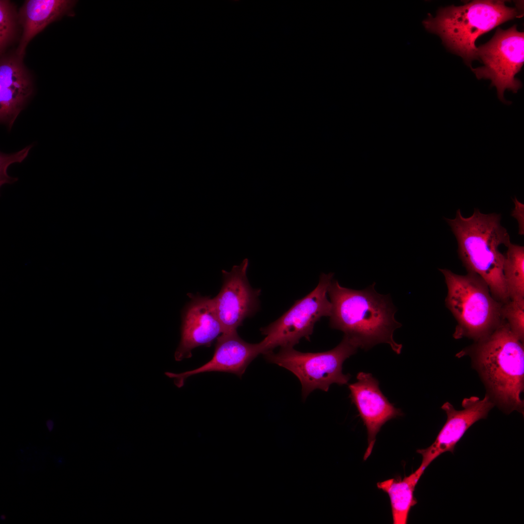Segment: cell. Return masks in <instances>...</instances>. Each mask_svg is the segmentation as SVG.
Instances as JSON below:
<instances>
[{
	"mask_svg": "<svg viewBox=\"0 0 524 524\" xmlns=\"http://www.w3.org/2000/svg\"><path fill=\"white\" fill-rule=\"evenodd\" d=\"M71 0H28L19 12V21L23 28L22 37L16 51L23 57L26 47L36 34L50 23L71 13L76 3Z\"/></svg>",
	"mask_w": 524,
	"mask_h": 524,
	"instance_id": "9a60e30c",
	"label": "cell"
},
{
	"mask_svg": "<svg viewBox=\"0 0 524 524\" xmlns=\"http://www.w3.org/2000/svg\"><path fill=\"white\" fill-rule=\"evenodd\" d=\"M358 348L344 335L337 346L327 351L304 353L294 347H285L280 348L277 353L271 351L263 355L268 362L283 367L296 376L305 399L314 390L327 392L333 383L347 384L350 375L343 373V364Z\"/></svg>",
	"mask_w": 524,
	"mask_h": 524,
	"instance_id": "8992f818",
	"label": "cell"
},
{
	"mask_svg": "<svg viewBox=\"0 0 524 524\" xmlns=\"http://www.w3.org/2000/svg\"><path fill=\"white\" fill-rule=\"evenodd\" d=\"M501 315L512 332L524 343V300H509L503 303L501 309Z\"/></svg>",
	"mask_w": 524,
	"mask_h": 524,
	"instance_id": "d6986e66",
	"label": "cell"
},
{
	"mask_svg": "<svg viewBox=\"0 0 524 524\" xmlns=\"http://www.w3.org/2000/svg\"><path fill=\"white\" fill-rule=\"evenodd\" d=\"M248 266V260L245 259L230 271L222 270V286L212 299L222 333L236 331L246 318L259 310L261 290L250 286L246 276Z\"/></svg>",
	"mask_w": 524,
	"mask_h": 524,
	"instance_id": "9c48e42d",
	"label": "cell"
},
{
	"mask_svg": "<svg viewBox=\"0 0 524 524\" xmlns=\"http://www.w3.org/2000/svg\"><path fill=\"white\" fill-rule=\"evenodd\" d=\"M6 516H5V515H1V516H0V519H1V520H5V519H6Z\"/></svg>",
	"mask_w": 524,
	"mask_h": 524,
	"instance_id": "7402d4cb",
	"label": "cell"
},
{
	"mask_svg": "<svg viewBox=\"0 0 524 524\" xmlns=\"http://www.w3.org/2000/svg\"><path fill=\"white\" fill-rule=\"evenodd\" d=\"M357 381L348 385L350 397L357 408L365 426L368 435V447L364 455L366 459L373 448L376 437L387 421L403 415L383 394L378 380L371 374L359 372Z\"/></svg>",
	"mask_w": 524,
	"mask_h": 524,
	"instance_id": "7c38bea8",
	"label": "cell"
},
{
	"mask_svg": "<svg viewBox=\"0 0 524 524\" xmlns=\"http://www.w3.org/2000/svg\"><path fill=\"white\" fill-rule=\"evenodd\" d=\"M524 35L516 25L505 30L498 28L489 41L477 48V57L484 65L471 67L478 79L491 81L499 99L505 103H507L504 98L505 90L515 93L522 86L515 76L524 64Z\"/></svg>",
	"mask_w": 524,
	"mask_h": 524,
	"instance_id": "ba28073f",
	"label": "cell"
},
{
	"mask_svg": "<svg viewBox=\"0 0 524 524\" xmlns=\"http://www.w3.org/2000/svg\"><path fill=\"white\" fill-rule=\"evenodd\" d=\"M375 285L356 290L333 279L328 291L332 305L329 326L343 331L358 348L367 350L385 343L400 354L402 345L395 342L393 335L402 324L394 318L396 310L389 296L377 293Z\"/></svg>",
	"mask_w": 524,
	"mask_h": 524,
	"instance_id": "7a4b0ae2",
	"label": "cell"
},
{
	"mask_svg": "<svg viewBox=\"0 0 524 524\" xmlns=\"http://www.w3.org/2000/svg\"><path fill=\"white\" fill-rule=\"evenodd\" d=\"M461 406L462 409L457 410L446 402L441 407L446 414L445 423L430 446L417 451L422 456L421 466L425 469L442 454L453 453L456 444L469 428L479 420L486 418L494 407L486 394L483 399L475 396L464 398Z\"/></svg>",
	"mask_w": 524,
	"mask_h": 524,
	"instance_id": "30bf717a",
	"label": "cell"
},
{
	"mask_svg": "<svg viewBox=\"0 0 524 524\" xmlns=\"http://www.w3.org/2000/svg\"><path fill=\"white\" fill-rule=\"evenodd\" d=\"M425 470L420 465L403 478H391L377 483V488L389 495L394 524H407L410 508L417 502L414 496L415 487Z\"/></svg>",
	"mask_w": 524,
	"mask_h": 524,
	"instance_id": "2e32d148",
	"label": "cell"
},
{
	"mask_svg": "<svg viewBox=\"0 0 524 524\" xmlns=\"http://www.w3.org/2000/svg\"><path fill=\"white\" fill-rule=\"evenodd\" d=\"M468 356L494 406L506 414L524 415V343L512 332L506 320L487 336L475 341L456 356Z\"/></svg>",
	"mask_w": 524,
	"mask_h": 524,
	"instance_id": "6da1fadb",
	"label": "cell"
},
{
	"mask_svg": "<svg viewBox=\"0 0 524 524\" xmlns=\"http://www.w3.org/2000/svg\"><path fill=\"white\" fill-rule=\"evenodd\" d=\"M33 92V84L22 58L15 52L0 61V120L10 130Z\"/></svg>",
	"mask_w": 524,
	"mask_h": 524,
	"instance_id": "5bb4252c",
	"label": "cell"
},
{
	"mask_svg": "<svg viewBox=\"0 0 524 524\" xmlns=\"http://www.w3.org/2000/svg\"><path fill=\"white\" fill-rule=\"evenodd\" d=\"M520 14L518 9L507 6L505 1L474 0L462 6L442 8L435 16L425 20L424 25L471 66L472 61L478 60L476 39Z\"/></svg>",
	"mask_w": 524,
	"mask_h": 524,
	"instance_id": "277c9868",
	"label": "cell"
},
{
	"mask_svg": "<svg viewBox=\"0 0 524 524\" xmlns=\"http://www.w3.org/2000/svg\"><path fill=\"white\" fill-rule=\"evenodd\" d=\"M333 273L321 274L318 285L303 298L297 300L279 318L262 328L266 336L261 342L262 353L277 347H294L302 338L310 341L314 325L324 316H330L332 305L328 297Z\"/></svg>",
	"mask_w": 524,
	"mask_h": 524,
	"instance_id": "52a82bcc",
	"label": "cell"
},
{
	"mask_svg": "<svg viewBox=\"0 0 524 524\" xmlns=\"http://www.w3.org/2000/svg\"><path fill=\"white\" fill-rule=\"evenodd\" d=\"M47 426L49 431H51L53 427V423L51 420H48L46 423Z\"/></svg>",
	"mask_w": 524,
	"mask_h": 524,
	"instance_id": "44dd1931",
	"label": "cell"
},
{
	"mask_svg": "<svg viewBox=\"0 0 524 524\" xmlns=\"http://www.w3.org/2000/svg\"><path fill=\"white\" fill-rule=\"evenodd\" d=\"M515 207L513 210L512 215L515 218L519 225V233L524 234V204L515 197L514 200Z\"/></svg>",
	"mask_w": 524,
	"mask_h": 524,
	"instance_id": "ffe728a7",
	"label": "cell"
},
{
	"mask_svg": "<svg viewBox=\"0 0 524 524\" xmlns=\"http://www.w3.org/2000/svg\"><path fill=\"white\" fill-rule=\"evenodd\" d=\"M445 219L457 240L459 256L468 272L479 276L497 301L503 304L509 301L503 271L504 255L499 246H507L511 242L501 225L500 215L483 214L475 209L465 217L458 209L455 218Z\"/></svg>",
	"mask_w": 524,
	"mask_h": 524,
	"instance_id": "3957f363",
	"label": "cell"
},
{
	"mask_svg": "<svg viewBox=\"0 0 524 524\" xmlns=\"http://www.w3.org/2000/svg\"><path fill=\"white\" fill-rule=\"evenodd\" d=\"M188 295L190 301L182 311L181 338L174 355L178 361L191 358L196 347L210 346L223 332L212 298L198 294Z\"/></svg>",
	"mask_w": 524,
	"mask_h": 524,
	"instance_id": "8fae6325",
	"label": "cell"
},
{
	"mask_svg": "<svg viewBox=\"0 0 524 524\" xmlns=\"http://www.w3.org/2000/svg\"><path fill=\"white\" fill-rule=\"evenodd\" d=\"M16 12L13 4L9 0H0V52L15 40L16 35Z\"/></svg>",
	"mask_w": 524,
	"mask_h": 524,
	"instance_id": "ac0fdd59",
	"label": "cell"
},
{
	"mask_svg": "<svg viewBox=\"0 0 524 524\" xmlns=\"http://www.w3.org/2000/svg\"><path fill=\"white\" fill-rule=\"evenodd\" d=\"M507 247L503 271L508 296L524 300V247L511 243Z\"/></svg>",
	"mask_w": 524,
	"mask_h": 524,
	"instance_id": "e0dca14e",
	"label": "cell"
},
{
	"mask_svg": "<svg viewBox=\"0 0 524 524\" xmlns=\"http://www.w3.org/2000/svg\"><path fill=\"white\" fill-rule=\"evenodd\" d=\"M439 270L447 286L446 306L457 322L453 337L475 342L492 332L503 320V303L494 299L485 281L474 272L459 275Z\"/></svg>",
	"mask_w": 524,
	"mask_h": 524,
	"instance_id": "5b68a950",
	"label": "cell"
},
{
	"mask_svg": "<svg viewBox=\"0 0 524 524\" xmlns=\"http://www.w3.org/2000/svg\"><path fill=\"white\" fill-rule=\"evenodd\" d=\"M262 353L261 342L247 343L239 336L237 331L222 333L217 338L214 353L210 360L194 370L178 374L166 372L165 375L173 378L179 388L184 385L189 377L205 372H227L241 377L250 363Z\"/></svg>",
	"mask_w": 524,
	"mask_h": 524,
	"instance_id": "4fadbf2b",
	"label": "cell"
}]
</instances>
